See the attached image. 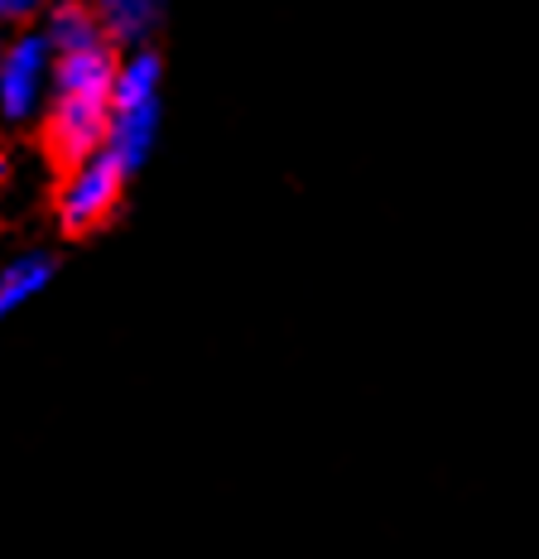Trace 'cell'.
Listing matches in <instances>:
<instances>
[{
    "mask_svg": "<svg viewBox=\"0 0 539 559\" xmlns=\"http://www.w3.org/2000/svg\"><path fill=\"white\" fill-rule=\"evenodd\" d=\"M5 174H10V165H5V155H0V189H5Z\"/></svg>",
    "mask_w": 539,
    "mask_h": 559,
    "instance_id": "9",
    "label": "cell"
},
{
    "mask_svg": "<svg viewBox=\"0 0 539 559\" xmlns=\"http://www.w3.org/2000/svg\"><path fill=\"white\" fill-rule=\"evenodd\" d=\"M125 183H131V174L116 165L107 150L82 159L73 169H63V183H58V198H53L58 227L73 231V237H87V231L107 227L125 198Z\"/></svg>",
    "mask_w": 539,
    "mask_h": 559,
    "instance_id": "4",
    "label": "cell"
},
{
    "mask_svg": "<svg viewBox=\"0 0 539 559\" xmlns=\"http://www.w3.org/2000/svg\"><path fill=\"white\" fill-rule=\"evenodd\" d=\"M58 275V255L53 251H20L0 265V319L20 313L29 299H39Z\"/></svg>",
    "mask_w": 539,
    "mask_h": 559,
    "instance_id": "6",
    "label": "cell"
},
{
    "mask_svg": "<svg viewBox=\"0 0 539 559\" xmlns=\"http://www.w3.org/2000/svg\"><path fill=\"white\" fill-rule=\"evenodd\" d=\"M44 39L53 44V53H73V49H92V44H111L101 34L97 15L87 10V0H53V10L44 15Z\"/></svg>",
    "mask_w": 539,
    "mask_h": 559,
    "instance_id": "7",
    "label": "cell"
},
{
    "mask_svg": "<svg viewBox=\"0 0 539 559\" xmlns=\"http://www.w3.org/2000/svg\"><path fill=\"white\" fill-rule=\"evenodd\" d=\"M159 97H164V58L159 49H125L111 87V131L107 155L125 174H140L159 140Z\"/></svg>",
    "mask_w": 539,
    "mask_h": 559,
    "instance_id": "2",
    "label": "cell"
},
{
    "mask_svg": "<svg viewBox=\"0 0 539 559\" xmlns=\"http://www.w3.org/2000/svg\"><path fill=\"white\" fill-rule=\"evenodd\" d=\"M87 10L97 15L101 34L116 44V49H149L155 34L164 29V15H169V0H87Z\"/></svg>",
    "mask_w": 539,
    "mask_h": 559,
    "instance_id": "5",
    "label": "cell"
},
{
    "mask_svg": "<svg viewBox=\"0 0 539 559\" xmlns=\"http://www.w3.org/2000/svg\"><path fill=\"white\" fill-rule=\"evenodd\" d=\"M53 87V44L44 29H15L0 44V116L10 126H25L44 116Z\"/></svg>",
    "mask_w": 539,
    "mask_h": 559,
    "instance_id": "3",
    "label": "cell"
},
{
    "mask_svg": "<svg viewBox=\"0 0 539 559\" xmlns=\"http://www.w3.org/2000/svg\"><path fill=\"white\" fill-rule=\"evenodd\" d=\"M53 10V0H0V25L29 29L34 20H44Z\"/></svg>",
    "mask_w": 539,
    "mask_h": 559,
    "instance_id": "8",
    "label": "cell"
},
{
    "mask_svg": "<svg viewBox=\"0 0 539 559\" xmlns=\"http://www.w3.org/2000/svg\"><path fill=\"white\" fill-rule=\"evenodd\" d=\"M116 68H121L116 44L53 53V87L49 102H44L39 126H44V150H49L58 169H73L107 150Z\"/></svg>",
    "mask_w": 539,
    "mask_h": 559,
    "instance_id": "1",
    "label": "cell"
}]
</instances>
